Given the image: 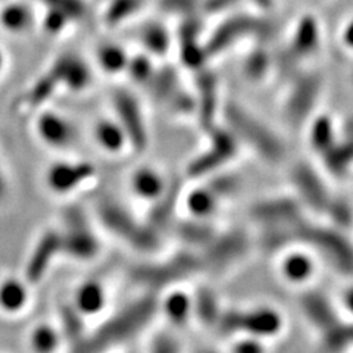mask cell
<instances>
[{"label":"cell","instance_id":"obj_1","mask_svg":"<svg viewBox=\"0 0 353 353\" xmlns=\"http://www.w3.org/2000/svg\"><path fill=\"white\" fill-rule=\"evenodd\" d=\"M157 296L148 294L121 309L94 333L74 346V353H105L123 346L145 330L158 311Z\"/></svg>","mask_w":353,"mask_h":353},{"label":"cell","instance_id":"obj_2","mask_svg":"<svg viewBox=\"0 0 353 353\" xmlns=\"http://www.w3.org/2000/svg\"><path fill=\"white\" fill-rule=\"evenodd\" d=\"M110 115L124 130L130 150L137 154L150 145V127L140 96L127 85H117L110 93Z\"/></svg>","mask_w":353,"mask_h":353},{"label":"cell","instance_id":"obj_3","mask_svg":"<svg viewBox=\"0 0 353 353\" xmlns=\"http://www.w3.org/2000/svg\"><path fill=\"white\" fill-rule=\"evenodd\" d=\"M97 216L110 233L141 252H152L158 248V231L149 224H143L128 209L115 199L105 197L97 205Z\"/></svg>","mask_w":353,"mask_h":353},{"label":"cell","instance_id":"obj_4","mask_svg":"<svg viewBox=\"0 0 353 353\" xmlns=\"http://www.w3.org/2000/svg\"><path fill=\"white\" fill-rule=\"evenodd\" d=\"M225 119L231 134L255 150L259 157L268 162H279L284 157V148L280 139L249 110L240 105H228L225 108Z\"/></svg>","mask_w":353,"mask_h":353},{"label":"cell","instance_id":"obj_5","mask_svg":"<svg viewBox=\"0 0 353 353\" xmlns=\"http://www.w3.org/2000/svg\"><path fill=\"white\" fill-rule=\"evenodd\" d=\"M216 325L221 333L227 336L243 334L267 340L281 333L284 319L275 309L268 306H259L249 311H241V309L224 311L223 309Z\"/></svg>","mask_w":353,"mask_h":353},{"label":"cell","instance_id":"obj_6","mask_svg":"<svg viewBox=\"0 0 353 353\" xmlns=\"http://www.w3.org/2000/svg\"><path fill=\"white\" fill-rule=\"evenodd\" d=\"M201 268V258L190 252H180L165 262L139 265L131 271V277L136 283L157 290L192 277Z\"/></svg>","mask_w":353,"mask_h":353},{"label":"cell","instance_id":"obj_7","mask_svg":"<svg viewBox=\"0 0 353 353\" xmlns=\"http://www.w3.org/2000/svg\"><path fill=\"white\" fill-rule=\"evenodd\" d=\"M65 230L61 233L62 237V253L77 261L93 259L101 243L90 227V223L80 208L70 206L63 214Z\"/></svg>","mask_w":353,"mask_h":353},{"label":"cell","instance_id":"obj_8","mask_svg":"<svg viewBox=\"0 0 353 353\" xmlns=\"http://www.w3.org/2000/svg\"><path fill=\"white\" fill-rule=\"evenodd\" d=\"M145 90L150 93L163 108H167L174 115H187L194 112V97L185 90L176 71L170 65L157 66L153 77Z\"/></svg>","mask_w":353,"mask_h":353},{"label":"cell","instance_id":"obj_9","mask_svg":"<svg viewBox=\"0 0 353 353\" xmlns=\"http://www.w3.org/2000/svg\"><path fill=\"white\" fill-rule=\"evenodd\" d=\"M32 130L41 145L54 150L72 149L80 140L74 121L52 106L32 115Z\"/></svg>","mask_w":353,"mask_h":353},{"label":"cell","instance_id":"obj_10","mask_svg":"<svg viewBox=\"0 0 353 353\" xmlns=\"http://www.w3.org/2000/svg\"><path fill=\"white\" fill-rule=\"evenodd\" d=\"M46 70L59 84L62 93L81 94L94 83V65L77 52H62L54 57Z\"/></svg>","mask_w":353,"mask_h":353},{"label":"cell","instance_id":"obj_11","mask_svg":"<svg viewBox=\"0 0 353 353\" xmlns=\"http://www.w3.org/2000/svg\"><path fill=\"white\" fill-rule=\"evenodd\" d=\"M209 136H211L209 148L202 154L196 157L187 167V174L193 179L215 172L236 154L237 140L231 134L230 130L224 131L214 128L209 131Z\"/></svg>","mask_w":353,"mask_h":353},{"label":"cell","instance_id":"obj_12","mask_svg":"<svg viewBox=\"0 0 353 353\" xmlns=\"http://www.w3.org/2000/svg\"><path fill=\"white\" fill-rule=\"evenodd\" d=\"M96 176V167L87 161H58L46 171L48 189L57 194H70Z\"/></svg>","mask_w":353,"mask_h":353},{"label":"cell","instance_id":"obj_13","mask_svg":"<svg viewBox=\"0 0 353 353\" xmlns=\"http://www.w3.org/2000/svg\"><path fill=\"white\" fill-rule=\"evenodd\" d=\"M248 249V239L240 231L214 236V239L206 245L205 256L201 258L202 268L208 267L215 271H225L245 258Z\"/></svg>","mask_w":353,"mask_h":353},{"label":"cell","instance_id":"obj_14","mask_svg":"<svg viewBox=\"0 0 353 353\" xmlns=\"http://www.w3.org/2000/svg\"><path fill=\"white\" fill-rule=\"evenodd\" d=\"M292 183L301 201L315 211H325L333 201L325 183L307 163H297L292 171Z\"/></svg>","mask_w":353,"mask_h":353},{"label":"cell","instance_id":"obj_15","mask_svg":"<svg viewBox=\"0 0 353 353\" xmlns=\"http://www.w3.org/2000/svg\"><path fill=\"white\" fill-rule=\"evenodd\" d=\"M61 94L62 90L59 84L48 70H44L18 96L15 108L19 114H27L32 117L39 110L50 106L54 99Z\"/></svg>","mask_w":353,"mask_h":353},{"label":"cell","instance_id":"obj_16","mask_svg":"<svg viewBox=\"0 0 353 353\" xmlns=\"http://www.w3.org/2000/svg\"><path fill=\"white\" fill-rule=\"evenodd\" d=\"M252 216L267 230L287 227L302 219L301 205L292 197H275L259 202L252 208Z\"/></svg>","mask_w":353,"mask_h":353},{"label":"cell","instance_id":"obj_17","mask_svg":"<svg viewBox=\"0 0 353 353\" xmlns=\"http://www.w3.org/2000/svg\"><path fill=\"white\" fill-rule=\"evenodd\" d=\"M59 253H62L61 231H46L36 243V248L32 249L30 259L27 262V280L31 283H39L44 277V274L48 272L53 259Z\"/></svg>","mask_w":353,"mask_h":353},{"label":"cell","instance_id":"obj_18","mask_svg":"<svg viewBox=\"0 0 353 353\" xmlns=\"http://www.w3.org/2000/svg\"><path fill=\"white\" fill-rule=\"evenodd\" d=\"M279 270L285 283L303 285L312 280L316 272V261L302 248L289 246L280 259Z\"/></svg>","mask_w":353,"mask_h":353},{"label":"cell","instance_id":"obj_19","mask_svg":"<svg viewBox=\"0 0 353 353\" xmlns=\"http://www.w3.org/2000/svg\"><path fill=\"white\" fill-rule=\"evenodd\" d=\"M137 41L141 52L157 61L170 53L174 46V36L163 22L145 21L137 30Z\"/></svg>","mask_w":353,"mask_h":353},{"label":"cell","instance_id":"obj_20","mask_svg":"<svg viewBox=\"0 0 353 353\" xmlns=\"http://www.w3.org/2000/svg\"><path fill=\"white\" fill-rule=\"evenodd\" d=\"M196 81L199 96L194 97V112L199 117V124H202V128L209 132L215 128L214 115L218 106L216 80L211 72L203 71L202 68L197 71Z\"/></svg>","mask_w":353,"mask_h":353},{"label":"cell","instance_id":"obj_21","mask_svg":"<svg viewBox=\"0 0 353 353\" xmlns=\"http://www.w3.org/2000/svg\"><path fill=\"white\" fill-rule=\"evenodd\" d=\"M301 307L309 324L321 331V334H325L327 331L340 324L336 307L331 305L330 299H327L323 293H305L301 301Z\"/></svg>","mask_w":353,"mask_h":353},{"label":"cell","instance_id":"obj_22","mask_svg":"<svg viewBox=\"0 0 353 353\" xmlns=\"http://www.w3.org/2000/svg\"><path fill=\"white\" fill-rule=\"evenodd\" d=\"M319 84L321 83L316 77H306L293 87V92L287 101V117L293 124H302L312 110L319 94Z\"/></svg>","mask_w":353,"mask_h":353},{"label":"cell","instance_id":"obj_23","mask_svg":"<svg viewBox=\"0 0 353 353\" xmlns=\"http://www.w3.org/2000/svg\"><path fill=\"white\" fill-rule=\"evenodd\" d=\"M36 22V12L22 0H5L0 3V28L8 34H26Z\"/></svg>","mask_w":353,"mask_h":353},{"label":"cell","instance_id":"obj_24","mask_svg":"<svg viewBox=\"0 0 353 353\" xmlns=\"http://www.w3.org/2000/svg\"><path fill=\"white\" fill-rule=\"evenodd\" d=\"M131 53L115 41H103L94 50V70L108 77L125 75Z\"/></svg>","mask_w":353,"mask_h":353},{"label":"cell","instance_id":"obj_25","mask_svg":"<svg viewBox=\"0 0 353 353\" xmlns=\"http://www.w3.org/2000/svg\"><path fill=\"white\" fill-rule=\"evenodd\" d=\"M92 134L97 148L108 154H121L130 150L125 132L112 115L99 118L92 128Z\"/></svg>","mask_w":353,"mask_h":353},{"label":"cell","instance_id":"obj_26","mask_svg":"<svg viewBox=\"0 0 353 353\" xmlns=\"http://www.w3.org/2000/svg\"><path fill=\"white\" fill-rule=\"evenodd\" d=\"M102 22L106 28H118L130 24L145 9L146 0H103Z\"/></svg>","mask_w":353,"mask_h":353},{"label":"cell","instance_id":"obj_27","mask_svg":"<svg viewBox=\"0 0 353 353\" xmlns=\"http://www.w3.org/2000/svg\"><path fill=\"white\" fill-rule=\"evenodd\" d=\"M131 189L139 197L146 201H157V199L167 189L168 183L163 176L152 167H140L132 172L130 179Z\"/></svg>","mask_w":353,"mask_h":353},{"label":"cell","instance_id":"obj_28","mask_svg":"<svg viewBox=\"0 0 353 353\" xmlns=\"http://www.w3.org/2000/svg\"><path fill=\"white\" fill-rule=\"evenodd\" d=\"M180 183H168L165 192L153 201V208L149 214V225L158 231L159 228H163L165 225L170 224V221L174 215V209L176 202H179L180 196Z\"/></svg>","mask_w":353,"mask_h":353},{"label":"cell","instance_id":"obj_29","mask_svg":"<svg viewBox=\"0 0 353 353\" xmlns=\"http://www.w3.org/2000/svg\"><path fill=\"white\" fill-rule=\"evenodd\" d=\"M105 302V289L97 281H87L81 284L75 294V309L83 315H93L101 312Z\"/></svg>","mask_w":353,"mask_h":353},{"label":"cell","instance_id":"obj_30","mask_svg":"<svg viewBox=\"0 0 353 353\" xmlns=\"http://www.w3.org/2000/svg\"><path fill=\"white\" fill-rule=\"evenodd\" d=\"M219 197L209 185L197 187L189 192L185 197V206L196 219H205L216 212Z\"/></svg>","mask_w":353,"mask_h":353},{"label":"cell","instance_id":"obj_31","mask_svg":"<svg viewBox=\"0 0 353 353\" xmlns=\"http://www.w3.org/2000/svg\"><path fill=\"white\" fill-rule=\"evenodd\" d=\"M28 299L26 285L10 279L0 283V307L6 312H18L26 306Z\"/></svg>","mask_w":353,"mask_h":353},{"label":"cell","instance_id":"obj_32","mask_svg":"<svg viewBox=\"0 0 353 353\" xmlns=\"http://www.w3.org/2000/svg\"><path fill=\"white\" fill-rule=\"evenodd\" d=\"M163 311L171 323L181 325L193 314V299L184 292H172L163 302Z\"/></svg>","mask_w":353,"mask_h":353},{"label":"cell","instance_id":"obj_33","mask_svg":"<svg viewBox=\"0 0 353 353\" xmlns=\"http://www.w3.org/2000/svg\"><path fill=\"white\" fill-rule=\"evenodd\" d=\"M221 312H223V309L219 307L216 297L211 290L202 289L197 292L193 299V314H196L203 324L216 325Z\"/></svg>","mask_w":353,"mask_h":353},{"label":"cell","instance_id":"obj_34","mask_svg":"<svg viewBox=\"0 0 353 353\" xmlns=\"http://www.w3.org/2000/svg\"><path fill=\"white\" fill-rule=\"evenodd\" d=\"M294 36V34H293ZM319 32L316 24L312 19H305L301 22L299 28L296 31V36L292 41V52L296 54H309L316 50Z\"/></svg>","mask_w":353,"mask_h":353},{"label":"cell","instance_id":"obj_35","mask_svg":"<svg viewBox=\"0 0 353 353\" xmlns=\"http://www.w3.org/2000/svg\"><path fill=\"white\" fill-rule=\"evenodd\" d=\"M39 22L41 31L49 37H61L74 27L72 22L63 14L50 8H43Z\"/></svg>","mask_w":353,"mask_h":353},{"label":"cell","instance_id":"obj_36","mask_svg":"<svg viewBox=\"0 0 353 353\" xmlns=\"http://www.w3.org/2000/svg\"><path fill=\"white\" fill-rule=\"evenodd\" d=\"M43 8L58 10L68 18L74 26L80 24L88 14V5L85 0H40Z\"/></svg>","mask_w":353,"mask_h":353},{"label":"cell","instance_id":"obj_37","mask_svg":"<svg viewBox=\"0 0 353 353\" xmlns=\"http://www.w3.org/2000/svg\"><path fill=\"white\" fill-rule=\"evenodd\" d=\"M179 234L184 241L192 243V245H202V246H206L215 236L214 230L209 225H206V223H203L202 219H196V221H190V223L181 224L179 228Z\"/></svg>","mask_w":353,"mask_h":353},{"label":"cell","instance_id":"obj_38","mask_svg":"<svg viewBox=\"0 0 353 353\" xmlns=\"http://www.w3.org/2000/svg\"><path fill=\"white\" fill-rule=\"evenodd\" d=\"M59 345V333L53 327L37 325L31 333V347L34 353H53Z\"/></svg>","mask_w":353,"mask_h":353},{"label":"cell","instance_id":"obj_39","mask_svg":"<svg viewBox=\"0 0 353 353\" xmlns=\"http://www.w3.org/2000/svg\"><path fill=\"white\" fill-rule=\"evenodd\" d=\"M61 319H62V328L65 337L71 340L74 346H77L83 341V333H84V324L81 314L77 311L75 307L65 306L61 311Z\"/></svg>","mask_w":353,"mask_h":353},{"label":"cell","instance_id":"obj_40","mask_svg":"<svg viewBox=\"0 0 353 353\" xmlns=\"http://www.w3.org/2000/svg\"><path fill=\"white\" fill-rule=\"evenodd\" d=\"M311 140L312 146L323 154L334 146V128L328 118L321 117L316 121L311 131Z\"/></svg>","mask_w":353,"mask_h":353},{"label":"cell","instance_id":"obj_41","mask_svg":"<svg viewBox=\"0 0 353 353\" xmlns=\"http://www.w3.org/2000/svg\"><path fill=\"white\" fill-rule=\"evenodd\" d=\"M199 3H201V0H159V8L165 14L187 18L192 17Z\"/></svg>","mask_w":353,"mask_h":353},{"label":"cell","instance_id":"obj_42","mask_svg":"<svg viewBox=\"0 0 353 353\" xmlns=\"http://www.w3.org/2000/svg\"><path fill=\"white\" fill-rule=\"evenodd\" d=\"M231 353H267V346L265 340L245 336L236 341L231 347Z\"/></svg>","mask_w":353,"mask_h":353},{"label":"cell","instance_id":"obj_43","mask_svg":"<svg viewBox=\"0 0 353 353\" xmlns=\"http://www.w3.org/2000/svg\"><path fill=\"white\" fill-rule=\"evenodd\" d=\"M150 353H180L179 341L170 334H161L152 343Z\"/></svg>","mask_w":353,"mask_h":353},{"label":"cell","instance_id":"obj_44","mask_svg":"<svg viewBox=\"0 0 353 353\" xmlns=\"http://www.w3.org/2000/svg\"><path fill=\"white\" fill-rule=\"evenodd\" d=\"M9 192V183H8V176L5 172V168L2 165V161H0V202L5 201Z\"/></svg>","mask_w":353,"mask_h":353},{"label":"cell","instance_id":"obj_45","mask_svg":"<svg viewBox=\"0 0 353 353\" xmlns=\"http://www.w3.org/2000/svg\"><path fill=\"white\" fill-rule=\"evenodd\" d=\"M343 305L346 311L353 316V285H350L349 289L343 294Z\"/></svg>","mask_w":353,"mask_h":353},{"label":"cell","instance_id":"obj_46","mask_svg":"<svg viewBox=\"0 0 353 353\" xmlns=\"http://www.w3.org/2000/svg\"><path fill=\"white\" fill-rule=\"evenodd\" d=\"M8 63H9L8 54H6V52L2 49V46H0V79H2V77L5 75V72H6V70H8Z\"/></svg>","mask_w":353,"mask_h":353},{"label":"cell","instance_id":"obj_47","mask_svg":"<svg viewBox=\"0 0 353 353\" xmlns=\"http://www.w3.org/2000/svg\"><path fill=\"white\" fill-rule=\"evenodd\" d=\"M343 37H345V43L347 44V46H350V49H353V19L350 24L345 28Z\"/></svg>","mask_w":353,"mask_h":353},{"label":"cell","instance_id":"obj_48","mask_svg":"<svg viewBox=\"0 0 353 353\" xmlns=\"http://www.w3.org/2000/svg\"><path fill=\"white\" fill-rule=\"evenodd\" d=\"M199 353H215V352H212V350H201Z\"/></svg>","mask_w":353,"mask_h":353},{"label":"cell","instance_id":"obj_49","mask_svg":"<svg viewBox=\"0 0 353 353\" xmlns=\"http://www.w3.org/2000/svg\"><path fill=\"white\" fill-rule=\"evenodd\" d=\"M97 2H99V3H101V2H103V0H97Z\"/></svg>","mask_w":353,"mask_h":353},{"label":"cell","instance_id":"obj_50","mask_svg":"<svg viewBox=\"0 0 353 353\" xmlns=\"http://www.w3.org/2000/svg\"><path fill=\"white\" fill-rule=\"evenodd\" d=\"M2 2H5V0H0V3H2Z\"/></svg>","mask_w":353,"mask_h":353}]
</instances>
